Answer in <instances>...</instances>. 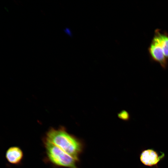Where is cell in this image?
I'll return each instance as SVG.
<instances>
[{"label": "cell", "mask_w": 168, "mask_h": 168, "mask_svg": "<svg viewBox=\"0 0 168 168\" xmlns=\"http://www.w3.org/2000/svg\"><path fill=\"white\" fill-rule=\"evenodd\" d=\"M164 156V154L160 155L152 149H147L142 152L140 159L142 163L145 165L152 166L157 165Z\"/></svg>", "instance_id": "obj_3"}, {"label": "cell", "mask_w": 168, "mask_h": 168, "mask_svg": "<svg viewBox=\"0 0 168 168\" xmlns=\"http://www.w3.org/2000/svg\"><path fill=\"white\" fill-rule=\"evenodd\" d=\"M44 145L48 159L53 164L68 168H78V161L53 144L44 139Z\"/></svg>", "instance_id": "obj_2"}, {"label": "cell", "mask_w": 168, "mask_h": 168, "mask_svg": "<svg viewBox=\"0 0 168 168\" xmlns=\"http://www.w3.org/2000/svg\"><path fill=\"white\" fill-rule=\"evenodd\" d=\"M118 117L120 119L125 121L128 120L130 118V115L128 112L123 110L118 114Z\"/></svg>", "instance_id": "obj_6"}, {"label": "cell", "mask_w": 168, "mask_h": 168, "mask_svg": "<svg viewBox=\"0 0 168 168\" xmlns=\"http://www.w3.org/2000/svg\"><path fill=\"white\" fill-rule=\"evenodd\" d=\"M156 41L158 49L163 55L168 60V34L161 32L159 29L155 30L153 37Z\"/></svg>", "instance_id": "obj_4"}, {"label": "cell", "mask_w": 168, "mask_h": 168, "mask_svg": "<svg viewBox=\"0 0 168 168\" xmlns=\"http://www.w3.org/2000/svg\"><path fill=\"white\" fill-rule=\"evenodd\" d=\"M44 139L53 144L77 161L84 149L82 141L69 133L63 127L51 128L46 133Z\"/></svg>", "instance_id": "obj_1"}, {"label": "cell", "mask_w": 168, "mask_h": 168, "mask_svg": "<svg viewBox=\"0 0 168 168\" xmlns=\"http://www.w3.org/2000/svg\"><path fill=\"white\" fill-rule=\"evenodd\" d=\"M22 150L18 147L14 146L9 147L6 153V157L10 163L15 165L19 164L23 157Z\"/></svg>", "instance_id": "obj_5"}]
</instances>
